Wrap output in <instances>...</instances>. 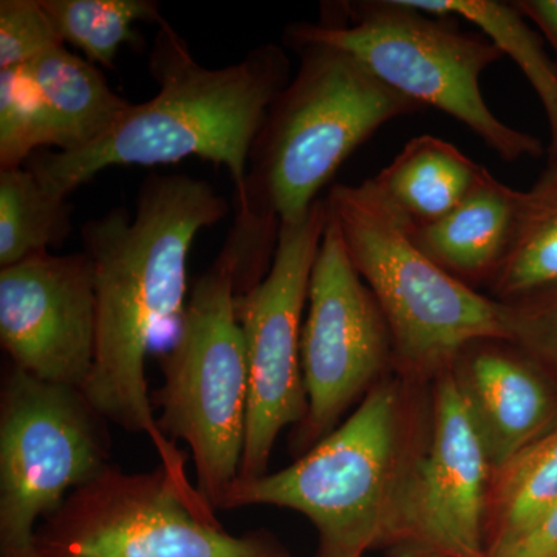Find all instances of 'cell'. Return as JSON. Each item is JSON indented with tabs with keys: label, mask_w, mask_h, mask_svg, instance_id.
Wrapping results in <instances>:
<instances>
[{
	"label": "cell",
	"mask_w": 557,
	"mask_h": 557,
	"mask_svg": "<svg viewBox=\"0 0 557 557\" xmlns=\"http://www.w3.org/2000/svg\"><path fill=\"white\" fill-rule=\"evenodd\" d=\"M226 212V200L203 180L152 174L139 189L134 215L115 208L81 230L98 319L84 395L109 423L146 435L161 467L182 480H188L185 458L157 423L146 358L153 338L185 311L186 265L197 234Z\"/></svg>",
	"instance_id": "6da1fadb"
},
{
	"label": "cell",
	"mask_w": 557,
	"mask_h": 557,
	"mask_svg": "<svg viewBox=\"0 0 557 557\" xmlns=\"http://www.w3.org/2000/svg\"><path fill=\"white\" fill-rule=\"evenodd\" d=\"M149 69L159 84L152 100L131 102L108 132L84 148L33 156V174L49 193L69 199L109 168L159 166L197 157L230 172L236 207H242L252 145L270 106L292 79L285 50L262 44L236 64L208 69L164 20Z\"/></svg>",
	"instance_id": "7a4b0ae2"
},
{
	"label": "cell",
	"mask_w": 557,
	"mask_h": 557,
	"mask_svg": "<svg viewBox=\"0 0 557 557\" xmlns=\"http://www.w3.org/2000/svg\"><path fill=\"white\" fill-rule=\"evenodd\" d=\"M293 49L298 72L255 139L245 203L225 242L240 276L252 281L269 273L281 225L309 214L344 161L384 124L423 109L346 51L321 44Z\"/></svg>",
	"instance_id": "3957f363"
},
{
	"label": "cell",
	"mask_w": 557,
	"mask_h": 557,
	"mask_svg": "<svg viewBox=\"0 0 557 557\" xmlns=\"http://www.w3.org/2000/svg\"><path fill=\"white\" fill-rule=\"evenodd\" d=\"M456 21L409 0L343 2L330 5L319 24H293L285 39L292 47L321 44L346 51L403 97L460 121L502 160L537 159L542 143L498 120L480 89L483 73L504 51Z\"/></svg>",
	"instance_id": "277c9868"
},
{
	"label": "cell",
	"mask_w": 557,
	"mask_h": 557,
	"mask_svg": "<svg viewBox=\"0 0 557 557\" xmlns=\"http://www.w3.org/2000/svg\"><path fill=\"white\" fill-rule=\"evenodd\" d=\"M330 218L386 319L394 357L412 372H445L469 344L512 339L507 304L446 273L417 247L409 223L372 178L335 185Z\"/></svg>",
	"instance_id": "5b68a950"
},
{
	"label": "cell",
	"mask_w": 557,
	"mask_h": 557,
	"mask_svg": "<svg viewBox=\"0 0 557 557\" xmlns=\"http://www.w3.org/2000/svg\"><path fill=\"white\" fill-rule=\"evenodd\" d=\"M397 388L376 384L361 405L295 463L237 480L219 509H293L318 531L317 557H362L391 533L406 468Z\"/></svg>",
	"instance_id": "8992f818"
},
{
	"label": "cell",
	"mask_w": 557,
	"mask_h": 557,
	"mask_svg": "<svg viewBox=\"0 0 557 557\" xmlns=\"http://www.w3.org/2000/svg\"><path fill=\"white\" fill-rule=\"evenodd\" d=\"M152 395L160 431L193 454L197 493L219 509L239 480L248 417V362L236 314V273L220 251L194 282Z\"/></svg>",
	"instance_id": "52a82bcc"
},
{
	"label": "cell",
	"mask_w": 557,
	"mask_h": 557,
	"mask_svg": "<svg viewBox=\"0 0 557 557\" xmlns=\"http://www.w3.org/2000/svg\"><path fill=\"white\" fill-rule=\"evenodd\" d=\"M36 548L46 557H285L265 534L223 530L197 487L166 468L113 465L46 519Z\"/></svg>",
	"instance_id": "ba28073f"
},
{
	"label": "cell",
	"mask_w": 557,
	"mask_h": 557,
	"mask_svg": "<svg viewBox=\"0 0 557 557\" xmlns=\"http://www.w3.org/2000/svg\"><path fill=\"white\" fill-rule=\"evenodd\" d=\"M109 421L81 388L10 364L0 391V545L36 548L38 522L110 467Z\"/></svg>",
	"instance_id": "9c48e42d"
},
{
	"label": "cell",
	"mask_w": 557,
	"mask_h": 557,
	"mask_svg": "<svg viewBox=\"0 0 557 557\" xmlns=\"http://www.w3.org/2000/svg\"><path fill=\"white\" fill-rule=\"evenodd\" d=\"M327 222V201L319 199L306 218L281 225L269 273L236 296L249 380L242 482L265 475L281 432L298 428L307 417L300 338L311 271Z\"/></svg>",
	"instance_id": "30bf717a"
},
{
	"label": "cell",
	"mask_w": 557,
	"mask_h": 557,
	"mask_svg": "<svg viewBox=\"0 0 557 557\" xmlns=\"http://www.w3.org/2000/svg\"><path fill=\"white\" fill-rule=\"evenodd\" d=\"M307 304L300 364L309 409L295 442L302 454L338 428L339 418L394 357L383 311L348 258L330 214Z\"/></svg>",
	"instance_id": "8fae6325"
},
{
	"label": "cell",
	"mask_w": 557,
	"mask_h": 557,
	"mask_svg": "<svg viewBox=\"0 0 557 557\" xmlns=\"http://www.w3.org/2000/svg\"><path fill=\"white\" fill-rule=\"evenodd\" d=\"M97 295L86 252H39L0 269V344L14 368L83 391L97 355Z\"/></svg>",
	"instance_id": "7c38bea8"
},
{
	"label": "cell",
	"mask_w": 557,
	"mask_h": 557,
	"mask_svg": "<svg viewBox=\"0 0 557 557\" xmlns=\"http://www.w3.org/2000/svg\"><path fill=\"white\" fill-rule=\"evenodd\" d=\"M493 468L450 368L442 372L426 456L406 469L391 533L446 557H486L483 519Z\"/></svg>",
	"instance_id": "4fadbf2b"
},
{
	"label": "cell",
	"mask_w": 557,
	"mask_h": 557,
	"mask_svg": "<svg viewBox=\"0 0 557 557\" xmlns=\"http://www.w3.org/2000/svg\"><path fill=\"white\" fill-rule=\"evenodd\" d=\"M129 104L97 65L65 46L0 70V170L21 168L40 148L72 152L90 145Z\"/></svg>",
	"instance_id": "5bb4252c"
},
{
	"label": "cell",
	"mask_w": 557,
	"mask_h": 557,
	"mask_svg": "<svg viewBox=\"0 0 557 557\" xmlns=\"http://www.w3.org/2000/svg\"><path fill=\"white\" fill-rule=\"evenodd\" d=\"M509 341L469 344L450 366L494 472L555 426V398Z\"/></svg>",
	"instance_id": "9a60e30c"
},
{
	"label": "cell",
	"mask_w": 557,
	"mask_h": 557,
	"mask_svg": "<svg viewBox=\"0 0 557 557\" xmlns=\"http://www.w3.org/2000/svg\"><path fill=\"white\" fill-rule=\"evenodd\" d=\"M525 193L509 188L490 171L445 218L410 228L429 259L468 287L493 285L518 239Z\"/></svg>",
	"instance_id": "2e32d148"
},
{
	"label": "cell",
	"mask_w": 557,
	"mask_h": 557,
	"mask_svg": "<svg viewBox=\"0 0 557 557\" xmlns=\"http://www.w3.org/2000/svg\"><path fill=\"white\" fill-rule=\"evenodd\" d=\"M486 171L445 139L421 135L372 182L409 226L418 228L449 214Z\"/></svg>",
	"instance_id": "e0dca14e"
},
{
	"label": "cell",
	"mask_w": 557,
	"mask_h": 557,
	"mask_svg": "<svg viewBox=\"0 0 557 557\" xmlns=\"http://www.w3.org/2000/svg\"><path fill=\"white\" fill-rule=\"evenodd\" d=\"M429 13L471 22L511 58L536 91L549 127L548 163L557 161V64L544 40L530 27L515 2L498 0H409Z\"/></svg>",
	"instance_id": "ac0fdd59"
},
{
	"label": "cell",
	"mask_w": 557,
	"mask_h": 557,
	"mask_svg": "<svg viewBox=\"0 0 557 557\" xmlns=\"http://www.w3.org/2000/svg\"><path fill=\"white\" fill-rule=\"evenodd\" d=\"M70 231L67 199L44 188L30 168L0 170V269L60 247Z\"/></svg>",
	"instance_id": "d6986e66"
},
{
	"label": "cell",
	"mask_w": 557,
	"mask_h": 557,
	"mask_svg": "<svg viewBox=\"0 0 557 557\" xmlns=\"http://www.w3.org/2000/svg\"><path fill=\"white\" fill-rule=\"evenodd\" d=\"M557 285V161L525 190L522 220L511 256L494 284L500 302H515Z\"/></svg>",
	"instance_id": "ffe728a7"
},
{
	"label": "cell",
	"mask_w": 557,
	"mask_h": 557,
	"mask_svg": "<svg viewBox=\"0 0 557 557\" xmlns=\"http://www.w3.org/2000/svg\"><path fill=\"white\" fill-rule=\"evenodd\" d=\"M557 502V421L504 468L494 472L490 500L496 518L497 542L536 525Z\"/></svg>",
	"instance_id": "44dd1931"
},
{
	"label": "cell",
	"mask_w": 557,
	"mask_h": 557,
	"mask_svg": "<svg viewBox=\"0 0 557 557\" xmlns=\"http://www.w3.org/2000/svg\"><path fill=\"white\" fill-rule=\"evenodd\" d=\"M62 42L83 51L94 65L113 70L123 46L138 40L134 25H160L159 3L152 0H40Z\"/></svg>",
	"instance_id": "7402d4cb"
},
{
	"label": "cell",
	"mask_w": 557,
	"mask_h": 557,
	"mask_svg": "<svg viewBox=\"0 0 557 557\" xmlns=\"http://www.w3.org/2000/svg\"><path fill=\"white\" fill-rule=\"evenodd\" d=\"M62 46L40 0L0 2V70L27 64Z\"/></svg>",
	"instance_id": "603a6c76"
},
{
	"label": "cell",
	"mask_w": 557,
	"mask_h": 557,
	"mask_svg": "<svg viewBox=\"0 0 557 557\" xmlns=\"http://www.w3.org/2000/svg\"><path fill=\"white\" fill-rule=\"evenodd\" d=\"M507 306L511 343L557 358V285Z\"/></svg>",
	"instance_id": "cb8c5ba5"
},
{
	"label": "cell",
	"mask_w": 557,
	"mask_h": 557,
	"mask_svg": "<svg viewBox=\"0 0 557 557\" xmlns=\"http://www.w3.org/2000/svg\"><path fill=\"white\" fill-rule=\"evenodd\" d=\"M486 557H557V502L525 533L491 545Z\"/></svg>",
	"instance_id": "d4e9b609"
},
{
	"label": "cell",
	"mask_w": 557,
	"mask_h": 557,
	"mask_svg": "<svg viewBox=\"0 0 557 557\" xmlns=\"http://www.w3.org/2000/svg\"><path fill=\"white\" fill-rule=\"evenodd\" d=\"M515 5L534 25L539 35L547 40L557 64V0H518Z\"/></svg>",
	"instance_id": "484cf974"
},
{
	"label": "cell",
	"mask_w": 557,
	"mask_h": 557,
	"mask_svg": "<svg viewBox=\"0 0 557 557\" xmlns=\"http://www.w3.org/2000/svg\"><path fill=\"white\" fill-rule=\"evenodd\" d=\"M11 557H46V556L40 555V553L38 552V548H35V549H32V552L25 553V555L11 556Z\"/></svg>",
	"instance_id": "4316f807"
}]
</instances>
